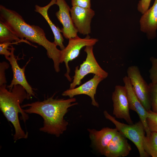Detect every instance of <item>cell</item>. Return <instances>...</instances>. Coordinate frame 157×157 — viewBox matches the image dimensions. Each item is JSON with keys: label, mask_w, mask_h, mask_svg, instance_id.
Listing matches in <instances>:
<instances>
[{"label": "cell", "mask_w": 157, "mask_h": 157, "mask_svg": "<svg viewBox=\"0 0 157 157\" xmlns=\"http://www.w3.org/2000/svg\"><path fill=\"white\" fill-rule=\"evenodd\" d=\"M75 98L67 99H54L53 96L42 101H36L21 105L28 114H35L43 119V126L40 131L59 137L67 129L68 122L64 117L69 108L78 104Z\"/></svg>", "instance_id": "6da1fadb"}, {"label": "cell", "mask_w": 157, "mask_h": 157, "mask_svg": "<svg viewBox=\"0 0 157 157\" xmlns=\"http://www.w3.org/2000/svg\"><path fill=\"white\" fill-rule=\"evenodd\" d=\"M0 19L12 29L21 39H24L42 46L47 51L48 57L52 59L55 71H60L61 50L54 42L49 40L44 30L39 26L30 25L16 11L0 6Z\"/></svg>", "instance_id": "7a4b0ae2"}, {"label": "cell", "mask_w": 157, "mask_h": 157, "mask_svg": "<svg viewBox=\"0 0 157 157\" xmlns=\"http://www.w3.org/2000/svg\"><path fill=\"white\" fill-rule=\"evenodd\" d=\"M26 99H28L27 93L24 88L20 85H15L11 90H8L6 84L0 86V109L4 116L13 126L15 142L26 139L28 133L22 129L19 118L21 115V119L25 122L29 118L28 114L22 109L21 105Z\"/></svg>", "instance_id": "3957f363"}, {"label": "cell", "mask_w": 157, "mask_h": 157, "mask_svg": "<svg viewBox=\"0 0 157 157\" xmlns=\"http://www.w3.org/2000/svg\"><path fill=\"white\" fill-rule=\"evenodd\" d=\"M104 114L106 119L115 125L118 131L134 144L138 151L140 157L149 156L143 148V141L146 132L144 125L140 120L135 124H127L117 121L106 110L104 111Z\"/></svg>", "instance_id": "277c9868"}, {"label": "cell", "mask_w": 157, "mask_h": 157, "mask_svg": "<svg viewBox=\"0 0 157 157\" xmlns=\"http://www.w3.org/2000/svg\"><path fill=\"white\" fill-rule=\"evenodd\" d=\"M93 46L85 47L84 51L87 54L86 59L80 65L79 68L78 67H75L73 80L69 89H73L77 85H79L82 79L89 74H94L104 79L108 76V73L101 67L97 62L93 53Z\"/></svg>", "instance_id": "5b68a950"}, {"label": "cell", "mask_w": 157, "mask_h": 157, "mask_svg": "<svg viewBox=\"0 0 157 157\" xmlns=\"http://www.w3.org/2000/svg\"><path fill=\"white\" fill-rule=\"evenodd\" d=\"M67 46L61 50L60 63L64 62L67 71L65 76L70 82L72 78L69 76L70 69L68 65L69 61L72 60L79 55L80 51L84 47L88 46L94 45L98 41V39L91 38L89 35L83 38H80L78 36L69 39Z\"/></svg>", "instance_id": "8992f818"}, {"label": "cell", "mask_w": 157, "mask_h": 157, "mask_svg": "<svg viewBox=\"0 0 157 157\" xmlns=\"http://www.w3.org/2000/svg\"><path fill=\"white\" fill-rule=\"evenodd\" d=\"M127 72L138 99L147 111L151 110L149 85L141 75L138 67L135 65L130 66L128 67Z\"/></svg>", "instance_id": "52a82bcc"}, {"label": "cell", "mask_w": 157, "mask_h": 157, "mask_svg": "<svg viewBox=\"0 0 157 157\" xmlns=\"http://www.w3.org/2000/svg\"><path fill=\"white\" fill-rule=\"evenodd\" d=\"M113 114L115 117L123 119L128 124H133L130 115L129 104L126 88L124 86L117 85L113 92Z\"/></svg>", "instance_id": "ba28073f"}, {"label": "cell", "mask_w": 157, "mask_h": 157, "mask_svg": "<svg viewBox=\"0 0 157 157\" xmlns=\"http://www.w3.org/2000/svg\"><path fill=\"white\" fill-rule=\"evenodd\" d=\"M15 50L13 47L11 45L10 48L11 54L9 57L5 58L9 62L13 72V78L9 85L7 88L11 90L15 85H20L22 86L26 90L28 95V99L35 97V94L33 89L27 82L25 75V66L21 68L18 64L17 59L14 54Z\"/></svg>", "instance_id": "9c48e42d"}, {"label": "cell", "mask_w": 157, "mask_h": 157, "mask_svg": "<svg viewBox=\"0 0 157 157\" xmlns=\"http://www.w3.org/2000/svg\"><path fill=\"white\" fill-rule=\"evenodd\" d=\"M70 13L78 32L84 35H89L91 32V23L95 12L91 8L74 6L71 8Z\"/></svg>", "instance_id": "30bf717a"}, {"label": "cell", "mask_w": 157, "mask_h": 157, "mask_svg": "<svg viewBox=\"0 0 157 157\" xmlns=\"http://www.w3.org/2000/svg\"><path fill=\"white\" fill-rule=\"evenodd\" d=\"M56 4L59 7V10L56 13V15L63 25L61 30L63 36L69 39L78 36V32L72 21L69 6L65 0H56Z\"/></svg>", "instance_id": "8fae6325"}, {"label": "cell", "mask_w": 157, "mask_h": 157, "mask_svg": "<svg viewBox=\"0 0 157 157\" xmlns=\"http://www.w3.org/2000/svg\"><path fill=\"white\" fill-rule=\"evenodd\" d=\"M123 80L126 89L130 109L137 113L144 125L146 136H149L151 132L149 130L147 122L148 111L145 109L136 95L128 77L125 76L123 78Z\"/></svg>", "instance_id": "7c38bea8"}, {"label": "cell", "mask_w": 157, "mask_h": 157, "mask_svg": "<svg viewBox=\"0 0 157 157\" xmlns=\"http://www.w3.org/2000/svg\"><path fill=\"white\" fill-rule=\"evenodd\" d=\"M104 79L101 76L94 75L92 78L79 87L65 91L62 93V95L68 96L70 98H73L78 95H87L91 98L92 105L98 108L99 105L96 101L94 96L99 84Z\"/></svg>", "instance_id": "4fadbf2b"}, {"label": "cell", "mask_w": 157, "mask_h": 157, "mask_svg": "<svg viewBox=\"0 0 157 157\" xmlns=\"http://www.w3.org/2000/svg\"><path fill=\"white\" fill-rule=\"evenodd\" d=\"M132 149L127 138L118 131L107 146L103 155L107 157L128 156Z\"/></svg>", "instance_id": "5bb4252c"}, {"label": "cell", "mask_w": 157, "mask_h": 157, "mask_svg": "<svg viewBox=\"0 0 157 157\" xmlns=\"http://www.w3.org/2000/svg\"><path fill=\"white\" fill-rule=\"evenodd\" d=\"M89 137L97 150L103 155L107 146L118 132L116 128L104 127L99 131L88 129Z\"/></svg>", "instance_id": "9a60e30c"}, {"label": "cell", "mask_w": 157, "mask_h": 157, "mask_svg": "<svg viewBox=\"0 0 157 157\" xmlns=\"http://www.w3.org/2000/svg\"><path fill=\"white\" fill-rule=\"evenodd\" d=\"M140 22L141 30L153 37L157 29V0H155L153 6L143 14Z\"/></svg>", "instance_id": "2e32d148"}, {"label": "cell", "mask_w": 157, "mask_h": 157, "mask_svg": "<svg viewBox=\"0 0 157 157\" xmlns=\"http://www.w3.org/2000/svg\"><path fill=\"white\" fill-rule=\"evenodd\" d=\"M56 0H51L47 5L43 7L36 5L35 6V11L41 15L49 24L54 36V42L57 46L60 47L61 50L63 49L65 47L63 44L64 39L62 35L61 30L56 26L50 19L48 13L49 8L56 4Z\"/></svg>", "instance_id": "e0dca14e"}, {"label": "cell", "mask_w": 157, "mask_h": 157, "mask_svg": "<svg viewBox=\"0 0 157 157\" xmlns=\"http://www.w3.org/2000/svg\"><path fill=\"white\" fill-rule=\"evenodd\" d=\"M15 41H21L32 45L27 40L21 39L6 24L0 20V43Z\"/></svg>", "instance_id": "ac0fdd59"}, {"label": "cell", "mask_w": 157, "mask_h": 157, "mask_svg": "<svg viewBox=\"0 0 157 157\" xmlns=\"http://www.w3.org/2000/svg\"><path fill=\"white\" fill-rule=\"evenodd\" d=\"M143 146L144 151L150 156L157 157V132H151L149 136H145Z\"/></svg>", "instance_id": "d6986e66"}, {"label": "cell", "mask_w": 157, "mask_h": 157, "mask_svg": "<svg viewBox=\"0 0 157 157\" xmlns=\"http://www.w3.org/2000/svg\"><path fill=\"white\" fill-rule=\"evenodd\" d=\"M151 99V110L157 113V83L149 84Z\"/></svg>", "instance_id": "ffe728a7"}, {"label": "cell", "mask_w": 157, "mask_h": 157, "mask_svg": "<svg viewBox=\"0 0 157 157\" xmlns=\"http://www.w3.org/2000/svg\"><path fill=\"white\" fill-rule=\"evenodd\" d=\"M148 112L147 122L149 130L151 132H157V113L151 110Z\"/></svg>", "instance_id": "44dd1931"}, {"label": "cell", "mask_w": 157, "mask_h": 157, "mask_svg": "<svg viewBox=\"0 0 157 157\" xmlns=\"http://www.w3.org/2000/svg\"><path fill=\"white\" fill-rule=\"evenodd\" d=\"M152 64L149 71V78L153 83H157V58L151 57L150 59Z\"/></svg>", "instance_id": "7402d4cb"}, {"label": "cell", "mask_w": 157, "mask_h": 157, "mask_svg": "<svg viewBox=\"0 0 157 157\" xmlns=\"http://www.w3.org/2000/svg\"><path fill=\"white\" fill-rule=\"evenodd\" d=\"M22 42L21 41L8 42L0 43V54L4 56L5 57H9L11 54L10 48L9 47L13 44H17Z\"/></svg>", "instance_id": "603a6c76"}, {"label": "cell", "mask_w": 157, "mask_h": 157, "mask_svg": "<svg viewBox=\"0 0 157 157\" xmlns=\"http://www.w3.org/2000/svg\"><path fill=\"white\" fill-rule=\"evenodd\" d=\"M9 67V65L6 62H3L0 63V86L6 83L5 72Z\"/></svg>", "instance_id": "cb8c5ba5"}, {"label": "cell", "mask_w": 157, "mask_h": 157, "mask_svg": "<svg viewBox=\"0 0 157 157\" xmlns=\"http://www.w3.org/2000/svg\"><path fill=\"white\" fill-rule=\"evenodd\" d=\"M72 6H76L84 8H90L91 0H71Z\"/></svg>", "instance_id": "d4e9b609"}, {"label": "cell", "mask_w": 157, "mask_h": 157, "mask_svg": "<svg viewBox=\"0 0 157 157\" xmlns=\"http://www.w3.org/2000/svg\"><path fill=\"white\" fill-rule=\"evenodd\" d=\"M151 0H141L138 4V10L142 14L144 13L148 9Z\"/></svg>", "instance_id": "484cf974"}]
</instances>
